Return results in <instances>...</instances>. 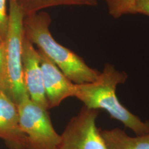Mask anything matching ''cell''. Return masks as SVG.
<instances>
[{"instance_id":"cell-1","label":"cell","mask_w":149,"mask_h":149,"mask_svg":"<svg viewBox=\"0 0 149 149\" xmlns=\"http://www.w3.org/2000/svg\"><path fill=\"white\" fill-rule=\"evenodd\" d=\"M127 79L126 72L120 71L108 63L95 81L76 84L74 97L88 109L107 111L112 118L122 123L137 135H146L149 133V122H143L133 114L117 97V86L124 84Z\"/></svg>"},{"instance_id":"cell-2","label":"cell","mask_w":149,"mask_h":149,"mask_svg":"<svg viewBox=\"0 0 149 149\" xmlns=\"http://www.w3.org/2000/svg\"><path fill=\"white\" fill-rule=\"evenodd\" d=\"M51 22L49 15L44 12L26 16L24 20L26 38L35 44L74 84L95 81L100 72L91 68L77 54L55 40L49 30Z\"/></svg>"},{"instance_id":"cell-3","label":"cell","mask_w":149,"mask_h":149,"mask_svg":"<svg viewBox=\"0 0 149 149\" xmlns=\"http://www.w3.org/2000/svg\"><path fill=\"white\" fill-rule=\"evenodd\" d=\"M24 17L17 0H9L8 26L4 41L5 67L8 97L16 105L29 97L22 72Z\"/></svg>"},{"instance_id":"cell-4","label":"cell","mask_w":149,"mask_h":149,"mask_svg":"<svg viewBox=\"0 0 149 149\" xmlns=\"http://www.w3.org/2000/svg\"><path fill=\"white\" fill-rule=\"evenodd\" d=\"M17 106L20 127L26 138V149H57L61 135L54 129L48 110L29 97Z\"/></svg>"},{"instance_id":"cell-5","label":"cell","mask_w":149,"mask_h":149,"mask_svg":"<svg viewBox=\"0 0 149 149\" xmlns=\"http://www.w3.org/2000/svg\"><path fill=\"white\" fill-rule=\"evenodd\" d=\"M98 115V110L84 106L68 122L57 149H108L96 124Z\"/></svg>"},{"instance_id":"cell-6","label":"cell","mask_w":149,"mask_h":149,"mask_svg":"<svg viewBox=\"0 0 149 149\" xmlns=\"http://www.w3.org/2000/svg\"><path fill=\"white\" fill-rule=\"evenodd\" d=\"M22 72L30 99L44 109H49L43 84L40 53L25 35L22 46Z\"/></svg>"},{"instance_id":"cell-7","label":"cell","mask_w":149,"mask_h":149,"mask_svg":"<svg viewBox=\"0 0 149 149\" xmlns=\"http://www.w3.org/2000/svg\"><path fill=\"white\" fill-rule=\"evenodd\" d=\"M40 56L43 84L48 109L57 107L65 99L74 97L76 84L68 79L59 68L38 50Z\"/></svg>"},{"instance_id":"cell-8","label":"cell","mask_w":149,"mask_h":149,"mask_svg":"<svg viewBox=\"0 0 149 149\" xmlns=\"http://www.w3.org/2000/svg\"><path fill=\"white\" fill-rule=\"evenodd\" d=\"M0 138L10 149H26V138L19 125L17 106L0 92Z\"/></svg>"},{"instance_id":"cell-9","label":"cell","mask_w":149,"mask_h":149,"mask_svg":"<svg viewBox=\"0 0 149 149\" xmlns=\"http://www.w3.org/2000/svg\"><path fill=\"white\" fill-rule=\"evenodd\" d=\"M100 132L108 149H149V133L130 137L120 128Z\"/></svg>"},{"instance_id":"cell-10","label":"cell","mask_w":149,"mask_h":149,"mask_svg":"<svg viewBox=\"0 0 149 149\" xmlns=\"http://www.w3.org/2000/svg\"><path fill=\"white\" fill-rule=\"evenodd\" d=\"M24 16L36 13L39 10L48 7L57 6H87L97 5V0H17Z\"/></svg>"},{"instance_id":"cell-11","label":"cell","mask_w":149,"mask_h":149,"mask_svg":"<svg viewBox=\"0 0 149 149\" xmlns=\"http://www.w3.org/2000/svg\"><path fill=\"white\" fill-rule=\"evenodd\" d=\"M109 14L117 19L127 14H134V8L138 0H104Z\"/></svg>"},{"instance_id":"cell-12","label":"cell","mask_w":149,"mask_h":149,"mask_svg":"<svg viewBox=\"0 0 149 149\" xmlns=\"http://www.w3.org/2000/svg\"><path fill=\"white\" fill-rule=\"evenodd\" d=\"M0 92L4 93L8 96L5 67L4 41H3L1 38H0Z\"/></svg>"},{"instance_id":"cell-13","label":"cell","mask_w":149,"mask_h":149,"mask_svg":"<svg viewBox=\"0 0 149 149\" xmlns=\"http://www.w3.org/2000/svg\"><path fill=\"white\" fill-rule=\"evenodd\" d=\"M7 0H0V38L5 41L8 26V14L6 8Z\"/></svg>"},{"instance_id":"cell-14","label":"cell","mask_w":149,"mask_h":149,"mask_svg":"<svg viewBox=\"0 0 149 149\" xmlns=\"http://www.w3.org/2000/svg\"><path fill=\"white\" fill-rule=\"evenodd\" d=\"M134 14H141L149 17V0H138L135 5Z\"/></svg>"}]
</instances>
